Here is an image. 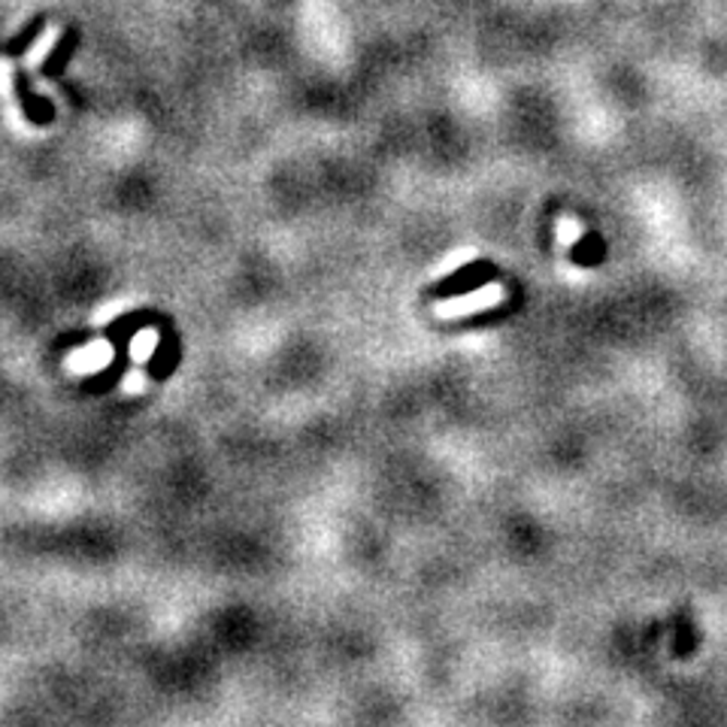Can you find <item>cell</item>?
Listing matches in <instances>:
<instances>
[{
  "mask_svg": "<svg viewBox=\"0 0 727 727\" xmlns=\"http://www.w3.org/2000/svg\"><path fill=\"white\" fill-rule=\"evenodd\" d=\"M143 388H149V376H146L143 371H131L128 376H124V383H122L124 395H140Z\"/></svg>",
  "mask_w": 727,
  "mask_h": 727,
  "instance_id": "cell-6",
  "label": "cell"
},
{
  "mask_svg": "<svg viewBox=\"0 0 727 727\" xmlns=\"http://www.w3.org/2000/svg\"><path fill=\"white\" fill-rule=\"evenodd\" d=\"M112 364V346L107 340H95V343L83 346L68 355V371L76 376H92V373L107 371Z\"/></svg>",
  "mask_w": 727,
  "mask_h": 727,
  "instance_id": "cell-2",
  "label": "cell"
},
{
  "mask_svg": "<svg viewBox=\"0 0 727 727\" xmlns=\"http://www.w3.org/2000/svg\"><path fill=\"white\" fill-rule=\"evenodd\" d=\"M58 37H61V28H56V25H52V28H46V34H43L40 40L34 43V49H31L28 56H25V64H28V68H40L43 61H46V56L56 49Z\"/></svg>",
  "mask_w": 727,
  "mask_h": 727,
  "instance_id": "cell-4",
  "label": "cell"
},
{
  "mask_svg": "<svg viewBox=\"0 0 727 727\" xmlns=\"http://www.w3.org/2000/svg\"><path fill=\"white\" fill-rule=\"evenodd\" d=\"M155 349H158V330L143 328L134 334V340H131V358H134L137 364H146Z\"/></svg>",
  "mask_w": 727,
  "mask_h": 727,
  "instance_id": "cell-3",
  "label": "cell"
},
{
  "mask_svg": "<svg viewBox=\"0 0 727 727\" xmlns=\"http://www.w3.org/2000/svg\"><path fill=\"white\" fill-rule=\"evenodd\" d=\"M577 237H582V228H579L573 219H561L558 221V240H561L564 246H570Z\"/></svg>",
  "mask_w": 727,
  "mask_h": 727,
  "instance_id": "cell-7",
  "label": "cell"
},
{
  "mask_svg": "<svg viewBox=\"0 0 727 727\" xmlns=\"http://www.w3.org/2000/svg\"><path fill=\"white\" fill-rule=\"evenodd\" d=\"M500 301H504V289L500 286H485V289H476L473 294H464V298L437 303L434 313H437V318H464L480 313V310H492Z\"/></svg>",
  "mask_w": 727,
  "mask_h": 727,
  "instance_id": "cell-1",
  "label": "cell"
},
{
  "mask_svg": "<svg viewBox=\"0 0 727 727\" xmlns=\"http://www.w3.org/2000/svg\"><path fill=\"white\" fill-rule=\"evenodd\" d=\"M0 95H3L7 107H10V112H13L15 124L22 122V116H19V107H15V95H13V70H10V64H7V61H0Z\"/></svg>",
  "mask_w": 727,
  "mask_h": 727,
  "instance_id": "cell-5",
  "label": "cell"
}]
</instances>
